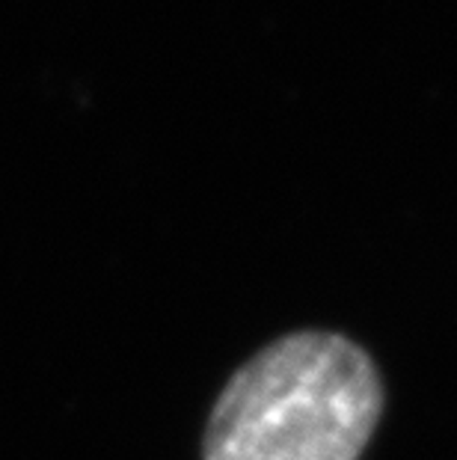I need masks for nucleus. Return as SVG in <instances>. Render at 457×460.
I'll list each match as a JSON object with an SVG mask.
<instances>
[{"mask_svg": "<svg viewBox=\"0 0 457 460\" xmlns=\"http://www.w3.org/2000/svg\"><path fill=\"white\" fill-rule=\"evenodd\" d=\"M381 413L374 359L342 332L297 330L229 377L202 460H359Z\"/></svg>", "mask_w": 457, "mask_h": 460, "instance_id": "f257e3e1", "label": "nucleus"}]
</instances>
